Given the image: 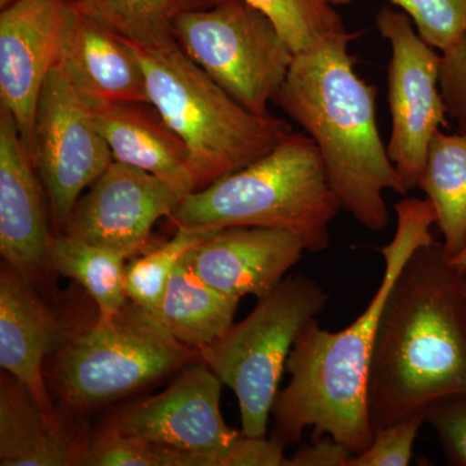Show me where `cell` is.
Instances as JSON below:
<instances>
[{
	"mask_svg": "<svg viewBox=\"0 0 466 466\" xmlns=\"http://www.w3.org/2000/svg\"><path fill=\"white\" fill-rule=\"evenodd\" d=\"M394 208L397 229L380 249L385 268L366 309L339 332L323 329L314 319L294 342L285 368L290 381L279 391L271 412V438L285 446L299 443L308 428L311 440L330 435L355 455L373 440L368 379L383 308L407 260L435 241L431 228L437 222L428 198H407Z\"/></svg>",
	"mask_w": 466,
	"mask_h": 466,
	"instance_id": "obj_1",
	"label": "cell"
},
{
	"mask_svg": "<svg viewBox=\"0 0 466 466\" xmlns=\"http://www.w3.org/2000/svg\"><path fill=\"white\" fill-rule=\"evenodd\" d=\"M464 391V271L434 241L407 260L383 308L368 379L373 431Z\"/></svg>",
	"mask_w": 466,
	"mask_h": 466,
	"instance_id": "obj_2",
	"label": "cell"
},
{
	"mask_svg": "<svg viewBox=\"0 0 466 466\" xmlns=\"http://www.w3.org/2000/svg\"><path fill=\"white\" fill-rule=\"evenodd\" d=\"M355 36L341 34L294 55L275 101L317 144L343 210L381 232L389 223L383 193L407 191L377 126L376 87L355 72Z\"/></svg>",
	"mask_w": 466,
	"mask_h": 466,
	"instance_id": "obj_3",
	"label": "cell"
},
{
	"mask_svg": "<svg viewBox=\"0 0 466 466\" xmlns=\"http://www.w3.org/2000/svg\"><path fill=\"white\" fill-rule=\"evenodd\" d=\"M341 204L314 140L291 133L247 167L187 195L168 219L177 229L260 227L299 236L309 253L330 245Z\"/></svg>",
	"mask_w": 466,
	"mask_h": 466,
	"instance_id": "obj_4",
	"label": "cell"
},
{
	"mask_svg": "<svg viewBox=\"0 0 466 466\" xmlns=\"http://www.w3.org/2000/svg\"><path fill=\"white\" fill-rule=\"evenodd\" d=\"M125 41L142 64L150 104L191 152L196 191L262 157L293 133L283 119L242 106L177 41Z\"/></svg>",
	"mask_w": 466,
	"mask_h": 466,
	"instance_id": "obj_5",
	"label": "cell"
},
{
	"mask_svg": "<svg viewBox=\"0 0 466 466\" xmlns=\"http://www.w3.org/2000/svg\"><path fill=\"white\" fill-rule=\"evenodd\" d=\"M52 355V385L67 415L108 406L201 360L130 299L110 320L67 333Z\"/></svg>",
	"mask_w": 466,
	"mask_h": 466,
	"instance_id": "obj_6",
	"label": "cell"
},
{
	"mask_svg": "<svg viewBox=\"0 0 466 466\" xmlns=\"http://www.w3.org/2000/svg\"><path fill=\"white\" fill-rule=\"evenodd\" d=\"M328 299L308 276L285 278L244 320L200 350L201 361L235 392L245 435L266 437L294 342L324 311Z\"/></svg>",
	"mask_w": 466,
	"mask_h": 466,
	"instance_id": "obj_7",
	"label": "cell"
},
{
	"mask_svg": "<svg viewBox=\"0 0 466 466\" xmlns=\"http://www.w3.org/2000/svg\"><path fill=\"white\" fill-rule=\"evenodd\" d=\"M177 46L245 108L271 115L294 52L275 24L247 0H219L174 20Z\"/></svg>",
	"mask_w": 466,
	"mask_h": 466,
	"instance_id": "obj_8",
	"label": "cell"
},
{
	"mask_svg": "<svg viewBox=\"0 0 466 466\" xmlns=\"http://www.w3.org/2000/svg\"><path fill=\"white\" fill-rule=\"evenodd\" d=\"M30 156L47 195L52 232L60 235L82 193L115 158L58 64L39 96Z\"/></svg>",
	"mask_w": 466,
	"mask_h": 466,
	"instance_id": "obj_9",
	"label": "cell"
},
{
	"mask_svg": "<svg viewBox=\"0 0 466 466\" xmlns=\"http://www.w3.org/2000/svg\"><path fill=\"white\" fill-rule=\"evenodd\" d=\"M376 26L391 46V135L386 148L410 192L417 188L424 171L431 139L449 118L440 88L441 55L419 35L413 21L400 9H380Z\"/></svg>",
	"mask_w": 466,
	"mask_h": 466,
	"instance_id": "obj_10",
	"label": "cell"
},
{
	"mask_svg": "<svg viewBox=\"0 0 466 466\" xmlns=\"http://www.w3.org/2000/svg\"><path fill=\"white\" fill-rule=\"evenodd\" d=\"M222 386L204 361H196L164 391L135 401L104 426L135 440L196 453L208 466H223L241 431L229 428L220 413Z\"/></svg>",
	"mask_w": 466,
	"mask_h": 466,
	"instance_id": "obj_11",
	"label": "cell"
},
{
	"mask_svg": "<svg viewBox=\"0 0 466 466\" xmlns=\"http://www.w3.org/2000/svg\"><path fill=\"white\" fill-rule=\"evenodd\" d=\"M184 198L155 175L113 161L76 202L61 233L133 259L157 247L152 241L153 226L170 218Z\"/></svg>",
	"mask_w": 466,
	"mask_h": 466,
	"instance_id": "obj_12",
	"label": "cell"
},
{
	"mask_svg": "<svg viewBox=\"0 0 466 466\" xmlns=\"http://www.w3.org/2000/svg\"><path fill=\"white\" fill-rule=\"evenodd\" d=\"M72 16L67 0H14L0 8V108L14 116L29 153L39 96Z\"/></svg>",
	"mask_w": 466,
	"mask_h": 466,
	"instance_id": "obj_13",
	"label": "cell"
},
{
	"mask_svg": "<svg viewBox=\"0 0 466 466\" xmlns=\"http://www.w3.org/2000/svg\"><path fill=\"white\" fill-rule=\"evenodd\" d=\"M47 195L14 116L0 108V254L34 288L55 275Z\"/></svg>",
	"mask_w": 466,
	"mask_h": 466,
	"instance_id": "obj_14",
	"label": "cell"
},
{
	"mask_svg": "<svg viewBox=\"0 0 466 466\" xmlns=\"http://www.w3.org/2000/svg\"><path fill=\"white\" fill-rule=\"evenodd\" d=\"M308 251L299 236L260 227L210 231L187 253L196 274L229 296L263 299Z\"/></svg>",
	"mask_w": 466,
	"mask_h": 466,
	"instance_id": "obj_15",
	"label": "cell"
},
{
	"mask_svg": "<svg viewBox=\"0 0 466 466\" xmlns=\"http://www.w3.org/2000/svg\"><path fill=\"white\" fill-rule=\"evenodd\" d=\"M56 314L35 288L3 260L0 268V367L25 383L50 416L58 415L45 380L46 358L67 336Z\"/></svg>",
	"mask_w": 466,
	"mask_h": 466,
	"instance_id": "obj_16",
	"label": "cell"
},
{
	"mask_svg": "<svg viewBox=\"0 0 466 466\" xmlns=\"http://www.w3.org/2000/svg\"><path fill=\"white\" fill-rule=\"evenodd\" d=\"M58 66L88 106L148 103L147 79L134 48L73 9Z\"/></svg>",
	"mask_w": 466,
	"mask_h": 466,
	"instance_id": "obj_17",
	"label": "cell"
},
{
	"mask_svg": "<svg viewBox=\"0 0 466 466\" xmlns=\"http://www.w3.org/2000/svg\"><path fill=\"white\" fill-rule=\"evenodd\" d=\"M91 112L115 161L155 175L186 196L196 191L191 152L152 104H110Z\"/></svg>",
	"mask_w": 466,
	"mask_h": 466,
	"instance_id": "obj_18",
	"label": "cell"
},
{
	"mask_svg": "<svg viewBox=\"0 0 466 466\" xmlns=\"http://www.w3.org/2000/svg\"><path fill=\"white\" fill-rule=\"evenodd\" d=\"M87 435L58 413L50 416L29 388L0 377V465L79 466Z\"/></svg>",
	"mask_w": 466,
	"mask_h": 466,
	"instance_id": "obj_19",
	"label": "cell"
},
{
	"mask_svg": "<svg viewBox=\"0 0 466 466\" xmlns=\"http://www.w3.org/2000/svg\"><path fill=\"white\" fill-rule=\"evenodd\" d=\"M187 253L175 266L155 318L177 341L200 351L232 327L240 299L205 283Z\"/></svg>",
	"mask_w": 466,
	"mask_h": 466,
	"instance_id": "obj_20",
	"label": "cell"
},
{
	"mask_svg": "<svg viewBox=\"0 0 466 466\" xmlns=\"http://www.w3.org/2000/svg\"><path fill=\"white\" fill-rule=\"evenodd\" d=\"M417 188L433 205L441 245L452 258L466 245V134L435 133Z\"/></svg>",
	"mask_w": 466,
	"mask_h": 466,
	"instance_id": "obj_21",
	"label": "cell"
},
{
	"mask_svg": "<svg viewBox=\"0 0 466 466\" xmlns=\"http://www.w3.org/2000/svg\"><path fill=\"white\" fill-rule=\"evenodd\" d=\"M50 256L55 274L73 279L94 300L97 320L115 318L127 302L125 271L130 259L122 251L61 233L52 238Z\"/></svg>",
	"mask_w": 466,
	"mask_h": 466,
	"instance_id": "obj_22",
	"label": "cell"
},
{
	"mask_svg": "<svg viewBox=\"0 0 466 466\" xmlns=\"http://www.w3.org/2000/svg\"><path fill=\"white\" fill-rule=\"evenodd\" d=\"M217 2L219 0H67L78 14L140 45L175 41V18Z\"/></svg>",
	"mask_w": 466,
	"mask_h": 466,
	"instance_id": "obj_23",
	"label": "cell"
},
{
	"mask_svg": "<svg viewBox=\"0 0 466 466\" xmlns=\"http://www.w3.org/2000/svg\"><path fill=\"white\" fill-rule=\"evenodd\" d=\"M208 232L177 229L174 238L157 245L126 265V296L155 317L177 263L187 251L200 244Z\"/></svg>",
	"mask_w": 466,
	"mask_h": 466,
	"instance_id": "obj_24",
	"label": "cell"
},
{
	"mask_svg": "<svg viewBox=\"0 0 466 466\" xmlns=\"http://www.w3.org/2000/svg\"><path fill=\"white\" fill-rule=\"evenodd\" d=\"M275 24L294 54L348 33L339 12L325 0H247Z\"/></svg>",
	"mask_w": 466,
	"mask_h": 466,
	"instance_id": "obj_25",
	"label": "cell"
},
{
	"mask_svg": "<svg viewBox=\"0 0 466 466\" xmlns=\"http://www.w3.org/2000/svg\"><path fill=\"white\" fill-rule=\"evenodd\" d=\"M79 466H207L200 455L116 433L103 425L87 435Z\"/></svg>",
	"mask_w": 466,
	"mask_h": 466,
	"instance_id": "obj_26",
	"label": "cell"
},
{
	"mask_svg": "<svg viewBox=\"0 0 466 466\" xmlns=\"http://www.w3.org/2000/svg\"><path fill=\"white\" fill-rule=\"evenodd\" d=\"M415 24L419 35L435 50L444 52L466 30V0H390Z\"/></svg>",
	"mask_w": 466,
	"mask_h": 466,
	"instance_id": "obj_27",
	"label": "cell"
},
{
	"mask_svg": "<svg viewBox=\"0 0 466 466\" xmlns=\"http://www.w3.org/2000/svg\"><path fill=\"white\" fill-rule=\"evenodd\" d=\"M425 415H415L377 429L366 451L358 453L349 466H407Z\"/></svg>",
	"mask_w": 466,
	"mask_h": 466,
	"instance_id": "obj_28",
	"label": "cell"
},
{
	"mask_svg": "<svg viewBox=\"0 0 466 466\" xmlns=\"http://www.w3.org/2000/svg\"><path fill=\"white\" fill-rule=\"evenodd\" d=\"M425 422L434 429L451 465L466 466V391L429 408Z\"/></svg>",
	"mask_w": 466,
	"mask_h": 466,
	"instance_id": "obj_29",
	"label": "cell"
},
{
	"mask_svg": "<svg viewBox=\"0 0 466 466\" xmlns=\"http://www.w3.org/2000/svg\"><path fill=\"white\" fill-rule=\"evenodd\" d=\"M440 88L447 116L458 133L466 134V30L441 54Z\"/></svg>",
	"mask_w": 466,
	"mask_h": 466,
	"instance_id": "obj_30",
	"label": "cell"
},
{
	"mask_svg": "<svg viewBox=\"0 0 466 466\" xmlns=\"http://www.w3.org/2000/svg\"><path fill=\"white\" fill-rule=\"evenodd\" d=\"M285 444L266 437H249L244 433L227 451L223 466H290L285 456Z\"/></svg>",
	"mask_w": 466,
	"mask_h": 466,
	"instance_id": "obj_31",
	"label": "cell"
},
{
	"mask_svg": "<svg viewBox=\"0 0 466 466\" xmlns=\"http://www.w3.org/2000/svg\"><path fill=\"white\" fill-rule=\"evenodd\" d=\"M354 456L345 443L323 435L299 447L289 461L290 466H349Z\"/></svg>",
	"mask_w": 466,
	"mask_h": 466,
	"instance_id": "obj_32",
	"label": "cell"
},
{
	"mask_svg": "<svg viewBox=\"0 0 466 466\" xmlns=\"http://www.w3.org/2000/svg\"><path fill=\"white\" fill-rule=\"evenodd\" d=\"M450 259L451 262L458 267V268L461 269V271H466V245L456 256H453L452 258Z\"/></svg>",
	"mask_w": 466,
	"mask_h": 466,
	"instance_id": "obj_33",
	"label": "cell"
},
{
	"mask_svg": "<svg viewBox=\"0 0 466 466\" xmlns=\"http://www.w3.org/2000/svg\"><path fill=\"white\" fill-rule=\"evenodd\" d=\"M325 2L332 5L333 7H345V5H351L354 0H325Z\"/></svg>",
	"mask_w": 466,
	"mask_h": 466,
	"instance_id": "obj_34",
	"label": "cell"
},
{
	"mask_svg": "<svg viewBox=\"0 0 466 466\" xmlns=\"http://www.w3.org/2000/svg\"><path fill=\"white\" fill-rule=\"evenodd\" d=\"M464 291H465V308H466V271H464Z\"/></svg>",
	"mask_w": 466,
	"mask_h": 466,
	"instance_id": "obj_35",
	"label": "cell"
}]
</instances>
